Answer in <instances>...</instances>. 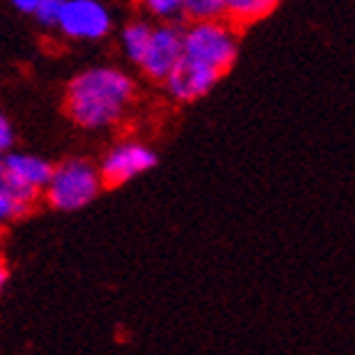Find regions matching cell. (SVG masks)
<instances>
[{
	"label": "cell",
	"mask_w": 355,
	"mask_h": 355,
	"mask_svg": "<svg viewBox=\"0 0 355 355\" xmlns=\"http://www.w3.org/2000/svg\"><path fill=\"white\" fill-rule=\"evenodd\" d=\"M10 144H12V127L6 114L0 112V152H6Z\"/></svg>",
	"instance_id": "cell-16"
},
{
	"label": "cell",
	"mask_w": 355,
	"mask_h": 355,
	"mask_svg": "<svg viewBox=\"0 0 355 355\" xmlns=\"http://www.w3.org/2000/svg\"><path fill=\"white\" fill-rule=\"evenodd\" d=\"M149 35H152V28L142 20H137V23H130L125 30H122V48H125L127 58L132 62L139 65V60H142L144 50H147V42Z\"/></svg>",
	"instance_id": "cell-10"
},
{
	"label": "cell",
	"mask_w": 355,
	"mask_h": 355,
	"mask_svg": "<svg viewBox=\"0 0 355 355\" xmlns=\"http://www.w3.org/2000/svg\"><path fill=\"white\" fill-rule=\"evenodd\" d=\"M219 77L221 75L216 70L182 55L177 65L172 67V72L164 77V85L177 102H194L207 95V92H211V87L216 85Z\"/></svg>",
	"instance_id": "cell-7"
},
{
	"label": "cell",
	"mask_w": 355,
	"mask_h": 355,
	"mask_svg": "<svg viewBox=\"0 0 355 355\" xmlns=\"http://www.w3.org/2000/svg\"><path fill=\"white\" fill-rule=\"evenodd\" d=\"M142 6L147 8L152 15L162 20H172L177 15H182V8H179V0H142Z\"/></svg>",
	"instance_id": "cell-13"
},
{
	"label": "cell",
	"mask_w": 355,
	"mask_h": 355,
	"mask_svg": "<svg viewBox=\"0 0 355 355\" xmlns=\"http://www.w3.org/2000/svg\"><path fill=\"white\" fill-rule=\"evenodd\" d=\"M10 3L18 8L20 12H35V8L40 6V0H10Z\"/></svg>",
	"instance_id": "cell-17"
},
{
	"label": "cell",
	"mask_w": 355,
	"mask_h": 355,
	"mask_svg": "<svg viewBox=\"0 0 355 355\" xmlns=\"http://www.w3.org/2000/svg\"><path fill=\"white\" fill-rule=\"evenodd\" d=\"M65 6V0H40V6L35 8V15L42 25H55L60 18V10Z\"/></svg>",
	"instance_id": "cell-14"
},
{
	"label": "cell",
	"mask_w": 355,
	"mask_h": 355,
	"mask_svg": "<svg viewBox=\"0 0 355 355\" xmlns=\"http://www.w3.org/2000/svg\"><path fill=\"white\" fill-rule=\"evenodd\" d=\"M179 8L189 20H216L224 15L221 10V0H179Z\"/></svg>",
	"instance_id": "cell-12"
},
{
	"label": "cell",
	"mask_w": 355,
	"mask_h": 355,
	"mask_svg": "<svg viewBox=\"0 0 355 355\" xmlns=\"http://www.w3.org/2000/svg\"><path fill=\"white\" fill-rule=\"evenodd\" d=\"M236 35L226 23L216 20H199L189 30H184V50L182 55L196 60L202 65L211 67L219 75L229 72L236 60Z\"/></svg>",
	"instance_id": "cell-2"
},
{
	"label": "cell",
	"mask_w": 355,
	"mask_h": 355,
	"mask_svg": "<svg viewBox=\"0 0 355 355\" xmlns=\"http://www.w3.org/2000/svg\"><path fill=\"white\" fill-rule=\"evenodd\" d=\"M135 97V85L114 67H92L75 77L67 87L65 107L72 122L85 130L114 125Z\"/></svg>",
	"instance_id": "cell-1"
},
{
	"label": "cell",
	"mask_w": 355,
	"mask_h": 355,
	"mask_svg": "<svg viewBox=\"0 0 355 355\" xmlns=\"http://www.w3.org/2000/svg\"><path fill=\"white\" fill-rule=\"evenodd\" d=\"M276 6H279V0H221L224 15H229L231 23L239 25H249L266 18Z\"/></svg>",
	"instance_id": "cell-9"
},
{
	"label": "cell",
	"mask_w": 355,
	"mask_h": 355,
	"mask_svg": "<svg viewBox=\"0 0 355 355\" xmlns=\"http://www.w3.org/2000/svg\"><path fill=\"white\" fill-rule=\"evenodd\" d=\"M154 164H157V154L149 147L137 144V142L119 144V147H114L112 152L107 154L100 166L102 187H119V184H127L130 179L154 169Z\"/></svg>",
	"instance_id": "cell-5"
},
{
	"label": "cell",
	"mask_w": 355,
	"mask_h": 355,
	"mask_svg": "<svg viewBox=\"0 0 355 355\" xmlns=\"http://www.w3.org/2000/svg\"><path fill=\"white\" fill-rule=\"evenodd\" d=\"M55 25L75 40H100L112 28V18L100 0H65Z\"/></svg>",
	"instance_id": "cell-4"
},
{
	"label": "cell",
	"mask_w": 355,
	"mask_h": 355,
	"mask_svg": "<svg viewBox=\"0 0 355 355\" xmlns=\"http://www.w3.org/2000/svg\"><path fill=\"white\" fill-rule=\"evenodd\" d=\"M0 166H3V152H0Z\"/></svg>",
	"instance_id": "cell-19"
},
{
	"label": "cell",
	"mask_w": 355,
	"mask_h": 355,
	"mask_svg": "<svg viewBox=\"0 0 355 355\" xmlns=\"http://www.w3.org/2000/svg\"><path fill=\"white\" fill-rule=\"evenodd\" d=\"M184 50V30L177 25H162V28L152 30L139 65L152 80L164 83V77L172 72V67L179 62Z\"/></svg>",
	"instance_id": "cell-6"
},
{
	"label": "cell",
	"mask_w": 355,
	"mask_h": 355,
	"mask_svg": "<svg viewBox=\"0 0 355 355\" xmlns=\"http://www.w3.org/2000/svg\"><path fill=\"white\" fill-rule=\"evenodd\" d=\"M6 284H8V268H6V263H0V293H3Z\"/></svg>",
	"instance_id": "cell-18"
},
{
	"label": "cell",
	"mask_w": 355,
	"mask_h": 355,
	"mask_svg": "<svg viewBox=\"0 0 355 355\" xmlns=\"http://www.w3.org/2000/svg\"><path fill=\"white\" fill-rule=\"evenodd\" d=\"M48 202L60 211H77L87 207L102 189L100 172L87 159H67L53 169L48 182Z\"/></svg>",
	"instance_id": "cell-3"
},
{
	"label": "cell",
	"mask_w": 355,
	"mask_h": 355,
	"mask_svg": "<svg viewBox=\"0 0 355 355\" xmlns=\"http://www.w3.org/2000/svg\"><path fill=\"white\" fill-rule=\"evenodd\" d=\"M25 211H28V209L20 207L18 202H12L10 196L0 191V224H8V221L18 219V216H23Z\"/></svg>",
	"instance_id": "cell-15"
},
{
	"label": "cell",
	"mask_w": 355,
	"mask_h": 355,
	"mask_svg": "<svg viewBox=\"0 0 355 355\" xmlns=\"http://www.w3.org/2000/svg\"><path fill=\"white\" fill-rule=\"evenodd\" d=\"M3 169L37 191L48 187L50 174H53V166L40 157H33V154H8V157H3Z\"/></svg>",
	"instance_id": "cell-8"
},
{
	"label": "cell",
	"mask_w": 355,
	"mask_h": 355,
	"mask_svg": "<svg viewBox=\"0 0 355 355\" xmlns=\"http://www.w3.org/2000/svg\"><path fill=\"white\" fill-rule=\"evenodd\" d=\"M0 191L8 194L12 202H18L20 207H25V209L33 207L35 199H37V194H40L37 189H33V187H28L25 182H20L18 177H12L10 172H6L3 166H0Z\"/></svg>",
	"instance_id": "cell-11"
}]
</instances>
